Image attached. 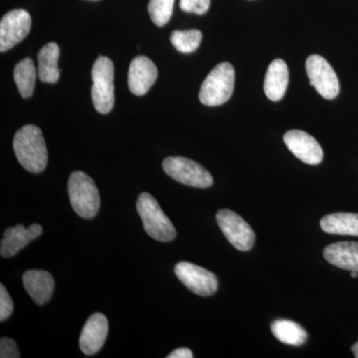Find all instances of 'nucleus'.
Instances as JSON below:
<instances>
[{
	"label": "nucleus",
	"mask_w": 358,
	"mask_h": 358,
	"mask_svg": "<svg viewBox=\"0 0 358 358\" xmlns=\"http://www.w3.org/2000/svg\"><path fill=\"white\" fill-rule=\"evenodd\" d=\"M13 150L21 166L32 173H42L48 162L41 129L33 124L21 128L14 136Z\"/></svg>",
	"instance_id": "obj_1"
},
{
	"label": "nucleus",
	"mask_w": 358,
	"mask_h": 358,
	"mask_svg": "<svg viewBox=\"0 0 358 358\" xmlns=\"http://www.w3.org/2000/svg\"><path fill=\"white\" fill-rule=\"evenodd\" d=\"M68 193L73 209L80 217H95L100 209L101 199L93 179L83 171L71 173L68 181Z\"/></svg>",
	"instance_id": "obj_2"
},
{
	"label": "nucleus",
	"mask_w": 358,
	"mask_h": 358,
	"mask_svg": "<svg viewBox=\"0 0 358 358\" xmlns=\"http://www.w3.org/2000/svg\"><path fill=\"white\" fill-rule=\"evenodd\" d=\"M234 85V68L230 63H220L202 83L199 91L200 102L209 107L223 105L232 96Z\"/></svg>",
	"instance_id": "obj_3"
},
{
	"label": "nucleus",
	"mask_w": 358,
	"mask_h": 358,
	"mask_svg": "<svg viewBox=\"0 0 358 358\" xmlns=\"http://www.w3.org/2000/svg\"><path fill=\"white\" fill-rule=\"evenodd\" d=\"M136 209L148 236L160 242L173 241L176 236V228L150 193H141Z\"/></svg>",
	"instance_id": "obj_4"
},
{
	"label": "nucleus",
	"mask_w": 358,
	"mask_h": 358,
	"mask_svg": "<svg viewBox=\"0 0 358 358\" xmlns=\"http://www.w3.org/2000/svg\"><path fill=\"white\" fill-rule=\"evenodd\" d=\"M114 64L108 57L96 59L92 69L91 95L94 107L100 114H109L114 107Z\"/></svg>",
	"instance_id": "obj_5"
},
{
	"label": "nucleus",
	"mask_w": 358,
	"mask_h": 358,
	"mask_svg": "<svg viewBox=\"0 0 358 358\" xmlns=\"http://www.w3.org/2000/svg\"><path fill=\"white\" fill-rule=\"evenodd\" d=\"M162 169L167 176L182 185L196 188H208L213 185V178L209 171L186 157H166L162 162Z\"/></svg>",
	"instance_id": "obj_6"
},
{
	"label": "nucleus",
	"mask_w": 358,
	"mask_h": 358,
	"mask_svg": "<svg viewBox=\"0 0 358 358\" xmlns=\"http://www.w3.org/2000/svg\"><path fill=\"white\" fill-rule=\"evenodd\" d=\"M310 85L322 98L334 100L339 94L338 78L331 64L320 55H310L306 61Z\"/></svg>",
	"instance_id": "obj_7"
},
{
	"label": "nucleus",
	"mask_w": 358,
	"mask_h": 358,
	"mask_svg": "<svg viewBox=\"0 0 358 358\" xmlns=\"http://www.w3.org/2000/svg\"><path fill=\"white\" fill-rule=\"evenodd\" d=\"M216 220L223 234L239 251H249L255 242V234L241 216L229 209H222L216 214Z\"/></svg>",
	"instance_id": "obj_8"
},
{
	"label": "nucleus",
	"mask_w": 358,
	"mask_h": 358,
	"mask_svg": "<svg viewBox=\"0 0 358 358\" xmlns=\"http://www.w3.org/2000/svg\"><path fill=\"white\" fill-rule=\"evenodd\" d=\"M174 273L179 281L199 296H210L217 292L216 275L195 264L179 262L174 267Z\"/></svg>",
	"instance_id": "obj_9"
},
{
	"label": "nucleus",
	"mask_w": 358,
	"mask_h": 358,
	"mask_svg": "<svg viewBox=\"0 0 358 358\" xmlns=\"http://www.w3.org/2000/svg\"><path fill=\"white\" fill-rule=\"evenodd\" d=\"M32 20L23 9L6 13L0 21V51H8L29 34Z\"/></svg>",
	"instance_id": "obj_10"
},
{
	"label": "nucleus",
	"mask_w": 358,
	"mask_h": 358,
	"mask_svg": "<svg viewBox=\"0 0 358 358\" xmlns=\"http://www.w3.org/2000/svg\"><path fill=\"white\" fill-rule=\"evenodd\" d=\"M284 141L292 154L305 164L315 166L324 159V152L319 141L306 131H289L285 134Z\"/></svg>",
	"instance_id": "obj_11"
},
{
	"label": "nucleus",
	"mask_w": 358,
	"mask_h": 358,
	"mask_svg": "<svg viewBox=\"0 0 358 358\" xmlns=\"http://www.w3.org/2000/svg\"><path fill=\"white\" fill-rule=\"evenodd\" d=\"M109 333V322L101 313L92 315L82 329L79 339L80 348L86 355H96L102 350Z\"/></svg>",
	"instance_id": "obj_12"
},
{
	"label": "nucleus",
	"mask_w": 358,
	"mask_h": 358,
	"mask_svg": "<svg viewBox=\"0 0 358 358\" xmlns=\"http://www.w3.org/2000/svg\"><path fill=\"white\" fill-rule=\"evenodd\" d=\"M157 68L150 58L138 56L131 62L128 83L129 91L136 96H143L157 81Z\"/></svg>",
	"instance_id": "obj_13"
},
{
	"label": "nucleus",
	"mask_w": 358,
	"mask_h": 358,
	"mask_svg": "<svg viewBox=\"0 0 358 358\" xmlns=\"http://www.w3.org/2000/svg\"><path fill=\"white\" fill-rule=\"evenodd\" d=\"M42 227L39 224H32L28 228L18 224L15 227H10L4 232V238L0 244V254L4 258H10L21 249L27 246L32 240L36 239L42 234Z\"/></svg>",
	"instance_id": "obj_14"
},
{
	"label": "nucleus",
	"mask_w": 358,
	"mask_h": 358,
	"mask_svg": "<svg viewBox=\"0 0 358 358\" xmlns=\"http://www.w3.org/2000/svg\"><path fill=\"white\" fill-rule=\"evenodd\" d=\"M22 280L26 292L36 305L43 306L50 301L55 285L50 273L42 270L26 271Z\"/></svg>",
	"instance_id": "obj_15"
},
{
	"label": "nucleus",
	"mask_w": 358,
	"mask_h": 358,
	"mask_svg": "<svg viewBox=\"0 0 358 358\" xmlns=\"http://www.w3.org/2000/svg\"><path fill=\"white\" fill-rule=\"evenodd\" d=\"M289 84V69L282 59H275L268 66L264 82L266 96L273 102H278L284 98Z\"/></svg>",
	"instance_id": "obj_16"
},
{
	"label": "nucleus",
	"mask_w": 358,
	"mask_h": 358,
	"mask_svg": "<svg viewBox=\"0 0 358 358\" xmlns=\"http://www.w3.org/2000/svg\"><path fill=\"white\" fill-rule=\"evenodd\" d=\"M324 257L336 267L358 273V242L345 241L329 245L324 250Z\"/></svg>",
	"instance_id": "obj_17"
},
{
	"label": "nucleus",
	"mask_w": 358,
	"mask_h": 358,
	"mask_svg": "<svg viewBox=\"0 0 358 358\" xmlns=\"http://www.w3.org/2000/svg\"><path fill=\"white\" fill-rule=\"evenodd\" d=\"M60 48L55 42H49L42 47L38 54V77L43 83L54 84L60 78L58 68Z\"/></svg>",
	"instance_id": "obj_18"
},
{
	"label": "nucleus",
	"mask_w": 358,
	"mask_h": 358,
	"mask_svg": "<svg viewBox=\"0 0 358 358\" xmlns=\"http://www.w3.org/2000/svg\"><path fill=\"white\" fill-rule=\"evenodd\" d=\"M320 228L329 234L358 237V214L346 212L329 214L320 220Z\"/></svg>",
	"instance_id": "obj_19"
},
{
	"label": "nucleus",
	"mask_w": 358,
	"mask_h": 358,
	"mask_svg": "<svg viewBox=\"0 0 358 358\" xmlns=\"http://www.w3.org/2000/svg\"><path fill=\"white\" fill-rule=\"evenodd\" d=\"M275 338L285 345L300 346L307 341L308 334L300 324L289 320H277L271 324Z\"/></svg>",
	"instance_id": "obj_20"
},
{
	"label": "nucleus",
	"mask_w": 358,
	"mask_h": 358,
	"mask_svg": "<svg viewBox=\"0 0 358 358\" xmlns=\"http://www.w3.org/2000/svg\"><path fill=\"white\" fill-rule=\"evenodd\" d=\"M36 68L32 59L25 58L14 68L13 78L22 98H30L36 84Z\"/></svg>",
	"instance_id": "obj_21"
},
{
	"label": "nucleus",
	"mask_w": 358,
	"mask_h": 358,
	"mask_svg": "<svg viewBox=\"0 0 358 358\" xmlns=\"http://www.w3.org/2000/svg\"><path fill=\"white\" fill-rule=\"evenodd\" d=\"M201 40L202 33L196 29L173 31L171 35V44L181 53L187 54L196 51Z\"/></svg>",
	"instance_id": "obj_22"
},
{
	"label": "nucleus",
	"mask_w": 358,
	"mask_h": 358,
	"mask_svg": "<svg viewBox=\"0 0 358 358\" xmlns=\"http://www.w3.org/2000/svg\"><path fill=\"white\" fill-rule=\"evenodd\" d=\"M174 0H150L148 10L152 22L159 27L166 25L173 15Z\"/></svg>",
	"instance_id": "obj_23"
},
{
	"label": "nucleus",
	"mask_w": 358,
	"mask_h": 358,
	"mask_svg": "<svg viewBox=\"0 0 358 358\" xmlns=\"http://www.w3.org/2000/svg\"><path fill=\"white\" fill-rule=\"evenodd\" d=\"M211 0H180L179 7L188 13L203 15L210 7Z\"/></svg>",
	"instance_id": "obj_24"
},
{
	"label": "nucleus",
	"mask_w": 358,
	"mask_h": 358,
	"mask_svg": "<svg viewBox=\"0 0 358 358\" xmlns=\"http://www.w3.org/2000/svg\"><path fill=\"white\" fill-rule=\"evenodd\" d=\"M13 312V301L3 285H0V320L8 319Z\"/></svg>",
	"instance_id": "obj_25"
},
{
	"label": "nucleus",
	"mask_w": 358,
	"mask_h": 358,
	"mask_svg": "<svg viewBox=\"0 0 358 358\" xmlns=\"http://www.w3.org/2000/svg\"><path fill=\"white\" fill-rule=\"evenodd\" d=\"M0 357L18 358L20 357L17 345L13 339L8 338H1L0 341Z\"/></svg>",
	"instance_id": "obj_26"
},
{
	"label": "nucleus",
	"mask_w": 358,
	"mask_h": 358,
	"mask_svg": "<svg viewBox=\"0 0 358 358\" xmlns=\"http://www.w3.org/2000/svg\"><path fill=\"white\" fill-rule=\"evenodd\" d=\"M167 358H192V352L187 348H180L173 350L171 355H167Z\"/></svg>",
	"instance_id": "obj_27"
},
{
	"label": "nucleus",
	"mask_w": 358,
	"mask_h": 358,
	"mask_svg": "<svg viewBox=\"0 0 358 358\" xmlns=\"http://www.w3.org/2000/svg\"><path fill=\"white\" fill-rule=\"evenodd\" d=\"M352 350L355 357L358 358V341L352 345Z\"/></svg>",
	"instance_id": "obj_28"
},
{
	"label": "nucleus",
	"mask_w": 358,
	"mask_h": 358,
	"mask_svg": "<svg viewBox=\"0 0 358 358\" xmlns=\"http://www.w3.org/2000/svg\"><path fill=\"white\" fill-rule=\"evenodd\" d=\"M357 272H352V278H357Z\"/></svg>",
	"instance_id": "obj_29"
}]
</instances>
